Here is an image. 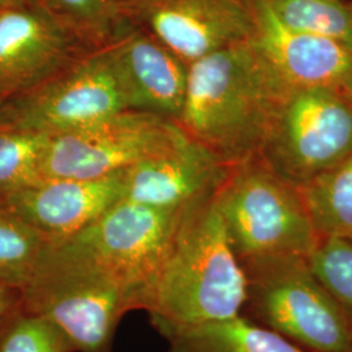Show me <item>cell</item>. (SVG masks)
<instances>
[{
  "label": "cell",
  "instance_id": "cell-1",
  "mask_svg": "<svg viewBox=\"0 0 352 352\" xmlns=\"http://www.w3.org/2000/svg\"><path fill=\"white\" fill-rule=\"evenodd\" d=\"M291 88L251 41L189 64L183 129L230 167L256 160Z\"/></svg>",
  "mask_w": 352,
  "mask_h": 352
},
{
  "label": "cell",
  "instance_id": "cell-2",
  "mask_svg": "<svg viewBox=\"0 0 352 352\" xmlns=\"http://www.w3.org/2000/svg\"><path fill=\"white\" fill-rule=\"evenodd\" d=\"M217 190L186 209L145 296L142 309L162 334L234 318L244 309L247 279L227 236Z\"/></svg>",
  "mask_w": 352,
  "mask_h": 352
},
{
  "label": "cell",
  "instance_id": "cell-3",
  "mask_svg": "<svg viewBox=\"0 0 352 352\" xmlns=\"http://www.w3.org/2000/svg\"><path fill=\"white\" fill-rule=\"evenodd\" d=\"M133 309L122 282L71 240L51 245L21 291V311L56 327L74 352H111L119 321Z\"/></svg>",
  "mask_w": 352,
  "mask_h": 352
},
{
  "label": "cell",
  "instance_id": "cell-4",
  "mask_svg": "<svg viewBox=\"0 0 352 352\" xmlns=\"http://www.w3.org/2000/svg\"><path fill=\"white\" fill-rule=\"evenodd\" d=\"M217 202L241 267L277 256L308 257L320 240L299 188L258 158L231 170Z\"/></svg>",
  "mask_w": 352,
  "mask_h": 352
},
{
  "label": "cell",
  "instance_id": "cell-5",
  "mask_svg": "<svg viewBox=\"0 0 352 352\" xmlns=\"http://www.w3.org/2000/svg\"><path fill=\"white\" fill-rule=\"evenodd\" d=\"M250 320L307 352H352V322L308 257L277 256L243 266Z\"/></svg>",
  "mask_w": 352,
  "mask_h": 352
},
{
  "label": "cell",
  "instance_id": "cell-6",
  "mask_svg": "<svg viewBox=\"0 0 352 352\" xmlns=\"http://www.w3.org/2000/svg\"><path fill=\"white\" fill-rule=\"evenodd\" d=\"M352 154V97L291 88L278 106L258 160L300 188Z\"/></svg>",
  "mask_w": 352,
  "mask_h": 352
},
{
  "label": "cell",
  "instance_id": "cell-7",
  "mask_svg": "<svg viewBox=\"0 0 352 352\" xmlns=\"http://www.w3.org/2000/svg\"><path fill=\"white\" fill-rule=\"evenodd\" d=\"M188 133L179 123L155 113L126 110L88 126L51 135L42 179H96L123 171L170 151Z\"/></svg>",
  "mask_w": 352,
  "mask_h": 352
},
{
  "label": "cell",
  "instance_id": "cell-8",
  "mask_svg": "<svg viewBox=\"0 0 352 352\" xmlns=\"http://www.w3.org/2000/svg\"><path fill=\"white\" fill-rule=\"evenodd\" d=\"M126 110L128 94L106 47L4 102L0 123L51 136Z\"/></svg>",
  "mask_w": 352,
  "mask_h": 352
},
{
  "label": "cell",
  "instance_id": "cell-9",
  "mask_svg": "<svg viewBox=\"0 0 352 352\" xmlns=\"http://www.w3.org/2000/svg\"><path fill=\"white\" fill-rule=\"evenodd\" d=\"M184 212L120 200L67 240L113 273L129 292L133 308L142 309Z\"/></svg>",
  "mask_w": 352,
  "mask_h": 352
},
{
  "label": "cell",
  "instance_id": "cell-10",
  "mask_svg": "<svg viewBox=\"0 0 352 352\" xmlns=\"http://www.w3.org/2000/svg\"><path fill=\"white\" fill-rule=\"evenodd\" d=\"M124 14L188 65L256 32L252 0H124Z\"/></svg>",
  "mask_w": 352,
  "mask_h": 352
},
{
  "label": "cell",
  "instance_id": "cell-11",
  "mask_svg": "<svg viewBox=\"0 0 352 352\" xmlns=\"http://www.w3.org/2000/svg\"><path fill=\"white\" fill-rule=\"evenodd\" d=\"M78 37L38 0L0 8V100L56 74Z\"/></svg>",
  "mask_w": 352,
  "mask_h": 352
},
{
  "label": "cell",
  "instance_id": "cell-12",
  "mask_svg": "<svg viewBox=\"0 0 352 352\" xmlns=\"http://www.w3.org/2000/svg\"><path fill=\"white\" fill-rule=\"evenodd\" d=\"M232 168L188 135L170 151L126 168L122 200L186 210L219 188Z\"/></svg>",
  "mask_w": 352,
  "mask_h": 352
},
{
  "label": "cell",
  "instance_id": "cell-13",
  "mask_svg": "<svg viewBox=\"0 0 352 352\" xmlns=\"http://www.w3.org/2000/svg\"><path fill=\"white\" fill-rule=\"evenodd\" d=\"M124 170L96 179H42L7 196L0 206L54 243L84 230L123 199Z\"/></svg>",
  "mask_w": 352,
  "mask_h": 352
},
{
  "label": "cell",
  "instance_id": "cell-14",
  "mask_svg": "<svg viewBox=\"0 0 352 352\" xmlns=\"http://www.w3.org/2000/svg\"><path fill=\"white\" fill-rule=\"evenodd\" d=\"M256 32L252 42L292 88L334 89L352 97V49L329 38L291 30L252 0Z\"/></svg>",
  "mask_w": 352,
  "mask_h": 352
},
{
  "label": "cell",
  "instance_id": "cell-15",
  "mask_svg": "<svg viewBox=\"0 0 352 352\" xmlns=\"http://www.w3.org/2000/svg\"><path fill=\"white\" fill-rule=\"evenodd\" d=\"M131 110L179 122L184 107L188 64L139 28L120 30L109 45Z\"/></svg>",
  "mask_w": 352,
  "mask_h": 352
},
{
  "label": "cell",
  "instance_id": "cell-16",
  "mask_svg": "<svg viewBox=\"0 0 352 352\" xmlns=\"http://www.w3.org/2000/svg\"><path fill=\"white\" fill-rule=\"evenodd\" d=\"M170 352H307L240 315L164 333Z\"/></svg>",
  "mask_w": 352,
  "mask_h": 352
},
{
  "label": "cell",
  "instance_id": "cell-17",
  "mask_svg": "<svg viewBox=\"0 0 352 352\" xmlns=\"http://www.w3.org/2000/svg\"><path fill=\"white\" fill-rule=\"evenodd\" d=\"M299 192L320 238L352 236V154Z\"/></svg>",
  "mask_w": 352,
  "mask_h": 352
},
{
  "label": "cell",
  "instance_id": "cell-18",
  "mask_svg": "<svg viewBox=\"0 0 352 352\" xmlns=\"http://www.w3.org/2000/svg\"><path fill=\"white\" fill-rule=\"evenodd\" d=\"M54 241L0 206V283L23 291Z\"/></svg>",
  "mask_w": 352,
  "mask_h": 352
},
{
  "label": "cell",
  "instance_id": "cell-19",
  "mask_svg": "<svg viewBox=\"0 0 352 352\" xmlns=\"http://www.w3.org/2000/svg\"><path fill=\"white\" fill-rule=\"evenodd\" d=\"M291 30L337 41L352 49L351 0H264Z\"/></svg>",
  "mask_w": 352,
  "mask_h": 352
},
{
  "label": "cell",
  "instance_id": "cell-20",
  "mask_svg": "<svg viewBox=\"0 0 352 352\" xmlns=\"http://www.w3.org/2000/svg\"><path fill=\"white\" fill-rule=\"evenodd\" d=\"M49 136L0 123V202L42 180L41 162Z\"/></svg>",
  "mask_w": 352,
  "mask_h": 352
},
{
  "label": "cell",
  "instance_id": "cell-21",
  "mask_svg": "<svg viewBox=\"0 0 352 352\" xmlns=\"http://www.w3.org/2000/svg\"><path fill=\"white\" fill-rule=\"evenodd\" d=\"M78 38L110 39L126 25L124 0H38Z\"/></svg>",
  "mask_w": 352,
  "mask_h": 352
},
{
  "label": "cell",
  "instance_id": "cell-22",
  "mask_svg": "<svg viewBox=\"0 0 352 352\" xmlns=\"http://www.w3.org/2000/svg\"><path fill=\"white\" fill-rule=\"evenodd\" d=\"M308 263L352 322V236L320 238Z\"/></svg>",
  "mask_w": 352,
  "mask_h": 352
},
{
  "label": "cell",
  "instance_id": "cell-23",
  "mask_svg": "<svg viewBox=\"0 0 352 352\" xmlns=\"http://www.w3.org/2000/svg\"><path fill=\"white\" fill-rule=\"evenodd\" d=\"M0 352H74L69 343L46 320L23 312L0 329Z\"/></svg>",
  "mask_w": 352,
  "mask_h": 352
},
{
  "label": "cell",
  "instance_id": "cell-24",
  "mask_svg": "<svg viewBox=\"0 0 352 352\" xmlns=\"http://www.w3.org/2000/svg\"><path fill=\"white\" fill-rule=\"evenodd\" d=\"M21 309V292L0 283V329Z\"/></svg>",
  "mask_w": 352,
  "mask_h": 352
},
{
  "label": "cell",
  "instance_id": "cell-25",
  "mask_svg": "<svg viewBox=\"0 0 352 352\" xmlns=\"http://www.w3.org/2000/svg\"><path fill=\"white\" fill-rule=\"evenodd\" d=\"M29 1H33V0H0V8L19 6V4H24V3H29Z\"/></svg>",
  "mask_w": 352,
  "mask_h": 352
},
{
  "label": "cell",
  "instance_id": "cell-26",
  "mask_svg": "<svg viewBox=\"0 0 352 352\" xmlns=\"http://www.w3.org/2000/svg\"><path fill=\"white\" fill-rule=\"evenodd\" d=\"M4 102L3 100H0V113H1V109H3V104H4Z\"/></svg>",
  "mask_w": 352,
  "mask_h": 352
},
{
  "label": "cell",
  "instance_id": "cell-27",
  "mask_svg": "<svg viewBox=\"0 0 352 352\" xmlns=\"http://www.w3.org/2000/svg\"><path fill=\"white\" fill-rule=\"evenodd\" d=\"M351 1H352V0H351Z\"/></svg>",
  "mask_w": 352,
  "mask_h": 352
}]
</instances>
